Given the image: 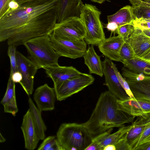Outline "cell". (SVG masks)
I'll return each instance as SVG.
<instances>
[{
	"instance_id": "cell-33",
	"label": "cell",
	"mask_w": 150,
	"mask_h": 150,
	"mask_svg": "<svg viewBox=\"0 0 150 150\" xmlns=\"http://www.w3.org/2000/svg\"><path fill=\"white\" fill-rule=\"evenodd\" d=\"M16 46L9 45L7 50V54L9 57L11 71L10 75H11L16 71Z\"/></svg>"
},
{
	"instance_id": "cell-31",
	"label": "cell",
	"mask_w": 150,
	"mask_h": 150,
	"mask_svg": "<svg viewBox=\"0 0 150 150\" xmlns=\"http://www.w3.org/2000/svg\"><path fill=\"white\" fill-rule=\"evenodd\" d=\"M120 55L122 61L130 60L137 57L129 43L126 40L120 50Z\"/></svg>"
},
{
	"instance_id": "cell-13",
	"label": "cell",
	"mask_w": 150,
	"mask_h": 150,
	"mask_svg": "<svg viewBox=\"0 0 150 150\" xmlns=\"http://www.w3.org/2000/svg\"><path fill=\"white\" fill-rule=\"evenodd\" d=\"M44 69L48 76L52 80L55 91L65 81L82 73L72 66H62L59 65Z\"/></svg>"
},
{
	"instance_id": "cell-39",
	"label": "cell",
	"mask_w": 150,
	"mask_h": 150,
	"mask_svg": "<svg viewBox=\"0 0 150 150\" xmlns=\"http://www.w3.org/2000/svg\"><path fill=\"white\" fill-rule=\"evenodd\" d=\"M118 27V26L116 23L112 22L108 23L106 27L108 30L115 33H116V31Z\"/></svg>"
},
{
	"instance_id": "cell-16",
	"label": "cell",
	"mask_w": 150,
	"mask_h": 150,
	"mask_svg": "<svg viewBox=\"0 0 150 150\" xmlns=\"http://www.w3.org/2000/svg\"><path fill=\"white\" fill-rule=\"evenodd\" d=\"M21 128L24 138L25 148L28 150L35 149L40 139L29 109L23 116Z\"/></svg>"
},
{
	"instance_id": "cell-46",
	"label": "cell",
	"mask_w": 150,
	"mask_h": 150,
	"mask_svg": "<svg viewBox=\"0 0 150 150\" xmlns=\"http://www.w3.org/2000/svg\"><path fill=\"white\" fill-rule=\"evenodd\" d=\"M146 150H150V144L149 145V146L146 149Z\"/></svg>"
},
{
	"instance_id": "cell-10",
	"label": "cell",
	"mask_w": 150,
	"mask_h": 150,
	"mask_svg": "<svg viewBox=\"0 0 150 150\" xmlns=\"http://www.w3.org/2000/svg\"><path fill=\"white\" fill-rule=\"evenodd\" d=\"M112 60L106 57L102 62L105 78L104 84L107 86L108 91L118 99H125L129 97L120 84L112 67Z\"/></svg>"
},
{
	"instance_id": "cell-8",
	"label": "cell",
	"mask_w": 150,
	"mask_h": 150,
	"mask_svg": "<svg viewBox=\"0 0 150 150\" xmlns=\"http://www.w3.org/2000/svg\"><path fill=\"white\" fill-rule=\"evenodd\" d=\"M53 48L61 57L73 59L83 57L86 50L87 43L84 40H70L56 38L50 35Z\"/></svg>"
},
{
	"instance_id": "cell-2",
	"label": "cell",
	"mask_w": 150,
	"mask_h": 150,
	"mask_svg": "<svg viewBox=\"0 0 150 150\" xmlns=\"http://www.w3.org/2000/svg\"><path fill=\"white\" fill-rule=\"evenodd\" d=\"M117 99L109 91L100 95L90 118L82 123L93 137L114 127L123 126L134 120L135 117L119 109Z\"/></svg>"
},
{
	"instance_id": "cell-48",
	"label": "cell",
	"mask_w": 150,
	"mask_h": 150,
	"mask_svg": "<svg viewBox=\"0 0 150 150\" xmlns=\"http://www.w3.org/2000/svg\"></svg>"
},
{
	"instance_id": "cell-5",
	"label": "cell",
	"mask_w": 150,
	"mask_h": 150,
	"mask_svg": "<svg viewBox=\"0 0 150 150\" xmlns=\"http://www.w3.org/2000/svg\"><path fill=\"white\" fill-rule=\"evenodd\" d=\"M101 13L94 5L83 4L81 6L79 18L86 27V35L84 40L88 45L98 46L105 38L100 20Z\"/></svg>"
},
{
	"instance_id": "cell-3",
	"label": "cell",
	"mask_w": 150,
	"mask_h": 150,
	"mask_svg": "<svg viewBox=\"0 0 150 150\" xmlns=\"http://www.w3.org/2000/svg\"><path fill=\"white\" fill-rule=\"evenodd\" d=\"M56 137L64 150H85L94 137L82 123H76L61 124Z\"/></svg>"
},
{
	"instance_id": "cell-27",
	"label": "cell",
	"mask_w": 150,
	"mask_h": 150,
	"mask_svg": "<svg viewBox=\"0 0 150 150\" xmlns=\"http://www.w3.org/2000/svg\"><path fill=\"white\" fill-rule=\"evenodd\" d=\"M113 128L94 137L91 144L85 150H101L100 144L105 138L111 134Z\"/></svg>"
},
{
	"instance_id": "cell-43",
	"label": "cell",
	"mask_w": 150,
	"mask_h": 150,
	"mask_svg": "<svg viewBox=\"0 0 150 150\" xmlns=\"http://www.w3.org/2000/svg\"><path fill=\"white\" fill-rule=\"evenodd\" d=\"M92 1L99 4H102L106 0H91Z\"/></svg>"
},
{
	"instance_id": "cell-38",
	"label": "cell",
	"mask_w": 150,
	"mask_h": 150,
	"mask_svg": "<svg viewBox=\"0 0 150 150\" xmlns=\"http://www.w3.org/2000/svg\"><path fill=\"white\" fill-rule=\"evenodd\" d=\"M10 76H11L12 80L15 83H20L22 79V76L21 73L18 71H16Z\"/></svg>"
},
{
	"instance_id": "cell-34",
	"label": "cell",
	"mask_w": 150,
	"mask_h": 150,
	"mask_svg": "<svg viewBox=\"0 0 150 150\" xmlns=\"http://www.w3.org/2000/svg\"><path fill=\"white\" fill-rule=\"evenodd\" d=\"M3 106L4 112L11 113L14 116L18 111L16 97Z\"/></svg>"
},
{
	"instance_id": "cell-32",
	"label": "cell",
	"mask_w": 150,
	"mask_h": 150,
	"mask_svg": "<svg viewBox=\"0 0 150 150\" xmlns=\"http://www.w3.org/2000/svg\"><path fill=\"white\" fill-rule=\"evenodd\" d=\"M112 66L120 84L125 90L127 95L130 98H134L130 89L129 85L125 78L123 77L118 71L115 64L112 62Z\"/></svg>"
},
{
	"instance_id": "cell-4",
	"label": "cell",
	"mask_w": 150,
	"mask_h": 150,
	"mask_svg": "<svg viewBox=\"0 0 150 150\" xmlns=\"http://www.w3.org/2000/svg\"><path fill=\"white\" fill-rule=\"evenodd\" d=\"M29 55V58L38 69L59 65L60 57L55 51L51 43L50 35L30 39L23 44Z\"/></svg>"
},
{
	"instance_id": "cell-21",
	"label": "cell",
	"mask_w": 150,
	"mask_h": 150,
	"mask_svg": "<svg viewBox=\"0 0 150 150\" xmlns=\"http://www.w3.org/2000/svg\"><path fill=\"white\" fill-rule=\"evenodd\" d=\"M108 23L115 22L118 26L133 23L135 20L132 7L126 6L115 13L107 16Z\"/></svg>"
},
{
	"instance_id": "cell-37",
	"label": "cell",
	"mask_w": 150,
	"mask_h": 150,
	"mask_svg": "<svg viewBox=\"0 0 150 150\" xmlns=\"http://www.w3.org/2000/svg\"><path fill=\"white\" fill-rule=\"evenodd\" d=\"M150 144V134L139 144L136 150H146Z\"/></svg>"
},
{
	"instance_id": "cell-14",
	"label": "cell",
	"mask_w": 150,
	"mask_h": 150,
	"mask_svg": "<svg viewBox=\"0 0 150 150\" xmlns=\"http://www.w3.org/2000/svg\"><path fill=\"white\" fill-rule=\"evenodd\" d=\"M125 42L124 38L120 35L110 36L102 41L98 45V48L105 57L112 61L122 63L120 53Z\"/></svg>"
},
{
	"instance_id": "cell-23",
	"label": "cell",
	"mask_w": 150,
	"mask_h": 150,
	"mask_svg": "<svg viewBox=\"0 0 150 150\" xmlns=\"http://www.w3.org/2000/svg\"><path fill=\"white\" fill-rule=\"evenodd\" d=\"M124 66L137 73H142L145 76H150V62L139 58L123 60Z\"/></svg>"
},
{
	"instance_id": "cell-29",
	"label": "cell",
	"mask_w": 150,
	"mask_h": 150,
	"mask_svg": "<svg viewBox=\"0 0 150 150\" xmlns=\"http://www.w3.org/2000/svg\"><path fill=\"white\" fill-rule=\"evenodd\" d=\"M135 28L133 23L118 26L116 31L118 35L123 38L125 40L128 39L134 31Z\"/></svg>"
},
{
	"instance_id": "cell-17",
	"label": "cell",
	"mask_w": 150,
	"mask_h": 150,
	"mask_svg": "<svg viewBox=\"0 0 150 150\" xmlns=\"http://www.w3.org/2000/svg\"><path fill=\"white\" fill-rule=\"evenodd\" d=\"M125 40L129 43L137 57L141 58L150 49V37L145 35L142 30L137 27L135 26L132 33Z\"/></svg>"
},
{
	"instance_id": "cell-12",
	"label": "cell",
	"mask_w": 150,
	"mask_h": 150,
	"mask_svg": "<svg viewBox=\"0 0 150 150\" xmlns=\"http://www.w3.org/2000/svg\"><path fill=\"white\" fill-rule=\"evenodd\" d=\"M33 98L37 108L41 112L52 111L54 108L55 91L54 88L50 87L47 83L36 89Z\"/></svg>"
},
{
	"instance_id": "cell-45",
	"label": "cell",
	"mask_w": 150,
	"mask_h": 150,
	"mask_svg": "<svg viewBox=\"0 0 150 150\" xmlns=\"http://www.w3.org/2000/svg\"><path fill=\"white\" fill-rule=\"evenodd\" d=\"M139 20V21H149L150 22V18L148 19H143V20Z\"/></svg>"
},
{
	"instance_id": "cell-47",
	"label": "cell",
	"mask_w": 150,
	"mask_h": 150,
	"mask_svg": "<svg viewBox=\"0 0 150 150\" xmlns=\"http://www.w3.org/2000/svg\"></svg>"
},
{
	"instance_id": "cell-24",
	"label": "cell",
	"mask_w": 150,
	"mask_h": 150,
	"mask_svg": "<svg viewBox=\"0 0 150 150\" xmlns=\"http://www.w3.org/2000/svg\"><path fill=\"white\" fill-rule=\"evenodd\" d=\"M132 127V124L127 126L121 127L115 133L110 134L107 136L100 144L101 150H103L106 146L109 144L115 145Z\"/></svg>"
},
{
	"instance_id": "cell-35",
	"label": "cell",
	"mask_w": 150,
	"mask_h": 150,
	"mask_svg": "<svg viewBox=\"0 0 150 150\" xmlns=\"http://www.w3.org/2000/svg\"><path fill=\"white\" fill-rule=\"evenodd\" d=\"M16 0H0V17L2 16L9 8V3Z\"/></svg>"
},
{
	"instance_id": "cell-28",
	"label": "cell",
	"mask_w": 150,
	"mask_h": 150,
	"mask_svg": "<svg viewBox=\"0 0 150 150\" xmlns=\"http://www.w3.org/2000/svg\"><path fill=\"white\" fill-rule=\"evenodd\" d=\"M150 134V121L145 126L140 134L130 144L128 150H136L140 143Z\"/></svg>"
},
{
	"instance_id": "cell-1",
	"label": "cell",
	"mask_w": 150,
	"mask_h": 150,
	"mask_svg": "<svg viewBox=\"0 0 150 150\" xmlns=\"http://www.w3.org/2000/svg\"><path fill=\"white\" fill-rule=\"evenodd\" d=\"M58 0H27L8 8L0 17V42L17 47L28 40L50 35L57 23Z\"/></svg>"
},
{
	"instance_id": "cell-11",
	"label": "cell",
	"mask_w": 150,
	"mask_h": 150,
	"mask_svg": "<svg viewBox=\"0 0 150 150\" xmlns=\"http://www.w3.org/2000/svg\"><path fill=\"white\" fill-rule=\"evenodd\" d=\"M119 109L129 115L134 117L142 116L150 113V101L129 98L117 99Z\"/></svg>"
},
{
	"instance_id": "cell-30",
	"label": "cell",
	"mask_w": 150,
	"mask_h": 150,
	"mask_svg": "<svg viewBox=\"0 0 150 150\" xmlns=\"http://www.w3.org/2000/svg\"><path fill=\"white\" fill-rule=\"evenodd\" d=\"M132 7L135 20H141L150 18V8L141 6Z\"/></svg>"
},
{
	"instance_id": "cell-22",
	"label": "cell",
	"mask_w": 150,
	"mask_h": 150,
	"mask_svg": "<svg viewBox=\"0 0 150 150\" xmlns=\"http://www.w3.org/2000/svg\"><path fill=\"white\" fill-rule=\"evenodd\" d=\"M28 101L29 109L31 112L39 139L40 140H43L45 137V132L47 128L42 117V112L35 105L30 98L29 97Z\"/></svg>"
},
{
	"instance_id": "cell-19",
	"label": "cell",
	"mask_w": 150,
	"mask_h": 150,
	"mask_svg": "<svg viewBox=\"0 0 150 150\" xmlns=\"http://www.w3.org/2000/svg\"><path fill=\"white\" fill-rule=\"evenodd\" d=\"M134 97L136 99L150 101V76L139 81L126 80Z\"/></svg>"
},
{
	"instance_id": "cell-7",
	"label": "cell",
	"mask_w": 150,
	"mask_h": 150,
	"mask_svg": "<svg viewBox=\"0 0 150 150\" xmlns=\"http://www.w3.org/2000/svg\"><path fill=\"white\" fill-rule=\"evenodd\" d=\"M94 80V77L91 74L82 73L68 79L55 91L56 99L59 101L65 100L93 83Z\"/></svg>"
},
{
	"instance_id": "cell-9",
	"label": "cell",
	"mask_w": 150,
	"mask_h": 150,
	"mask_svg": "<svg viewBox=\"0 0 150 150\" xmlns=\"http://www.w3.org/2000/svg\"><path fill=\"white\" fill-rule=\"evenodd\" d=\"M16 57V70L20 72L22 76V80L19 83L29 96L32 94L34 78L38 68L29 58L17 51Z\"/></svg>"
},
{
	"instance_id": "cell-40",
	"label": "cell",
	"mask_w": 150,
	"mask_h": 150,
	"mask_svg": "<svg viewBox=\"0 0 150 150\" xmlns=\"http://www.w3.org/2000/svg\"><path fill=\"white\" fill-rule=\"evenodd\" d=\"M146 62H150V49L140 58Z\"/></svg>"
},
{
	"instance_id": "cell-6",
	"label": "cell",
	"mask_w": 150,
	"mask_h": 150,
	"mask_svg": "<svg viewBox=\"0 0 150 150\" xmlns=\"http://www.w3.org/2000/svg\"><path fill=\"white\" fill-rule=\"evenodd\" d=\"M86 35L83 22L79 17L74 16L56 23L50 35L56 38L76 41L84 40Z\"/></svg>"
},
{
	"instance_id": "cell-44",
	"label": "cell",
	"mask_w": 150,
	"mask_h": 150,
	"mask_svg": "<svg viewBox=\"0 0 150 150\" xmlns=\"http://www.w3.org/2000/svg\"><path fill=\"white\" fill-rule=\"evenodd\" d=\"M6 141L4 137L2 135L1 133H0V142H3Z\"/></svg>"
},
{
	"instance_id": "cell-20",
	"label": "cell",
	"mask_w": 150,
	"mask_h": 150,
	"mask_svg": "<svg viewBox=\"0 0 150 150\" xmlns=\"http://www.w3.org/2000/svg\"><path fill=\"white\" fill-rule=\"evenodd\" d=\"M83 57L84 63L88 68L90 73L103 77V73L102 62L100 57L96 53L93 45H91L89 46Z\"/></svg>"
},
{
	"instance_id": "cell-41",
	"label": "cell",
	"mask_w": 150,
	"mask_h": 150,
	"mask_svg": "<svg viewBox=\"0 0 150 150\" xmlns=\"http://www.w3.org/2000/svg\"><path fill=\"white\" fill-rule=\"evenodd\" d=\"M103 150H116V149L115 145L109 144L104 147Z\"/></svg>"
},
{
	"instance_id": "cell-36",
	"label": "cell",
	"mask_w": 150,
	"mask_h": 150,
	"mask_svg": "<svg viewBox=\"0 0 150 150\" xmlns=\"http://www.w3.org/2000/svg\"><path fill=\"white\" fill-rule=\"evenodd\" d=\"M132 6H141L150 8V0H129Z\"/></svg>"
},
{
	"instance_id": "cell-42",
	"label": "cell",
	"mask_w": 150,
	"mask_h": 150,
	"mask_svg": "<svg viewBox=\"0 0 150 150\" xmlns=\"http://www.w3.org/2000/svg\"><path fill=\"white\" fill-rule=\"evenodd\" d=\"M142 30L143 33L145 35L150 37V29Z\"/></svg>"
},
{
	"instance_id": "cell-15",
	"label": "cell",
	"mask_w": 150,
	"mask_h": 150,
	"mask_svg": "<svg viewBox=\"0 0 150 150\" xmlns=\"http://www.w3.org/2000/svg\"><path fill=\"white\" fill-rule=\"evenodd\" d=\"M132 124V127L115 145L116 150H128L131 143L140 134L150 121V113L139 116Z\"/></svg>"
},
{
	"instance_id": "cell-18",
	"label": "cell",
	"mask_w": 150,
	"mask_h": 150,
	"mask_svg": "<svg viewBox=\"0 0 150 150\" xmlns=\"http://www.w3.org/2000/svg\"><path fill=\"white\" fill-rule=\"evenodd\" d=\"M81 0H58L57 23L71 17H79Z\"/></svg>"
},
{
	"instance_id": "cell-26",
	"label": "cell",
	"mask_w": 150,
	"mask_h": 150,
	"mask_svg": "<svg viewBox=\"0 0 150 150\" xmlns=\"http://www.w3.org/2000/svg\"><path fill=\"white\" fill-rule=\"evenodd\" d=\"M10 76L7 83V87L5 95L1 103L3 105L11 101L15 96V84Z\"/></svg>"
},
{
	"instance_id": "cell-25",
	"label": "cell",
	"mask_w": 150,
	"mask_h": 150,
	"mask_svg": "<svg viewBox=\"0 0 150 150\" xmlns=\"http://www.w3.org/2000/svg\"><path fill=\"white\" fill-rule=\"evenodd\" d=\"M38 150H64L56 136H50L45 138Z\"/></svg>"
}]
</instances>
